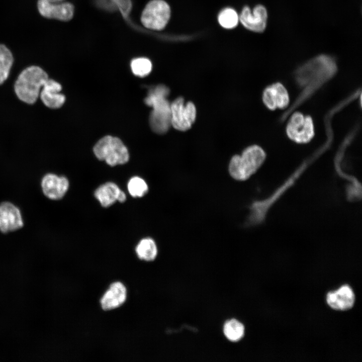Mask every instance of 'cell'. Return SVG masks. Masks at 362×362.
Here are the masks:
<instances>
[{"mask_svg":"<svg viewBox=\"0 0 362 362\" xmlns=\"http://www.w3.org/2000/svg\"><path fill=\"white\" fill-rule=\"evenodd\" d=\"M37 7L39 13L48 19L68 21L74 14V7L68 2L50 3L38 0Z\"/></svg>","mask_w":362,"mask_h":362,"instance_id":"8fae6325","label":"cell"},{"mask_svg":"<svg viewBox=\"0 0 362 362\" xmlns=\"http://www.w3.org/2000/svg\"><path fill=\"white\" fill-rule=\"evenodd\" d=\"M326 301L333 309L346 311L353 307L355 295L350 287L343 285L336 291L329 292L326 296Z\"/></svg>","mask_w":362,"mask_h":362,"instance_id":"4fadbf2b","label":"cell"},{"mask_svg":"<svg viewBox=\"0 0 362 362\" xmlns=\"http://www.w3.org/2000/svg\"><path fill=\"white\" fill-rule=\"evenodd\" d=\"M265 154L257 145H251L244 150L241 155H235L230 160L229 171L237 180H245L255 173L263 162Z\"/></svg>","mask_w":362,"mask_h":362,"instance_id":"277c9868","label":"cell"},{"mask_svg":"<svg viewBox=\"0 0 362 362\" xmlns=\"http://www.w3.org/2000/svg\"><path fill=\"white\" fill-rule=\"evenodd\" d=\"M13 62L11 51L5 45L0 44V85L8 78Z\"/></svg>","mask_w":362,"mask_h":362,"instance_id":"d6986e66","label":"cell"},{"mask_svg":"<svg viewBox=\"0 0 362 362\" xmlns=\"http://www.w3.org/2000/svg\"><path fill=\"white\" fill-rule=\"evenodd\" d=\"M49 78L47 73L40 67L32 65L24 69L19 75L14 84V90L21 101L34 104L41 87Z\"/></svg>","mask_w":362,"mask_h":362,"instance_id":"3957f363","label":"cell"},{"mask_svg":"<svg viewBox=\"0 0 362 362\" xmlns=\"http://www.w3.org/2000/svg\"><path fill=\"white\" fill-rule=\"evenodd\" d=\"M288 136L298 143L309 141L314 136V126L309 116H305L300 113L294 114L287 124Z\"/></svg>","mask_w":362,"mask_h":362,"instance_id":"ba28073f","label":"cell"},{"mask_svg":"<svg viewBox=\"0 0 362 362\" xmlns=\"http://www.w3.org/2000/svg\"><path fill=\"white\" fill-rule=\"evenodd\" d=\"M130 65L134 74L139 77L147 76L152 69L151 61L148 59L144 57L133 59Z\"/></svg>","mask_w":362,"mask_h":362,"instance_id":"7402d4cb","label":"cell"},{"mask_svg":"<svg viewBox=\"0 0 362 362\" xmlns=\"http://www.w3.org/2000/svg\"><path fill=\"white\" fill-rule=\"evenodd\" d=\"M336 64L331 56L321 55L301 66L296 71V79L304 88L302 99L308 97L335 73Z\"/></svg>","mask_w":362,"mask_h":362,"instance_id":"6da1fadb","label":"cell"},{"mask_svg":"<svg viewBox=\"0 0 362 362\" xmlns=\"http://www.w3.org/2000/svg\"><path fill=\"white\" fill-rule=\"evenodd\" d=\"M93 151L98 159L105 161L112 166L125 164L129 159V152L122 141L111 136H106L99 140Z\"/></svg>","mask_w":362,"mask_h":362,"instance_id":"5b68a950","label":"cell"},{"mask_svg":"<svg viewBox=\"0 0 362 362\" xmlns=\"http://www.w3.org/2000/svg\"><path fill=\"white\" fill-rule=\"evenodd\" d=\"M223 332L225 336L229 340L237 342L243 337L245 328L241 322L233 319L227 321L225 323Z\"/></svg>","mask_w":362,"mask_h":362,"instance_id":"ffe728a7","label":"cell"},{"mask_svg":"<svg viewBox=\"0 0 362 362\" xmlns=\"http://www.w3.org/2000/svg\"><path fill=\"white\" fill-rule=\"evenodd\" d=\"M126 298L127 289L124 285L120 282H114L102 297L101 307L105 311L115 309L122 305Z\"/></svg>","mask_w":362,"mask_h":362,"instance_id":"5bb4252c","label":"cell"},{"mask_svg":"<svg viewBox=\"0 0 362 362\" xmlns=\"http://www.w3.org/2000/svg\"><path fill=\"white\" fill-rule=\"evenodd\" d=\"M169 89L163 84L151 88L144 100L145 103L152 107L149 116V124L156 133H166L171 126L170 104L166 99Z\"/></svg>","mask_w":362,"mask_h":362,"instance_id":"7a4b0ae2","label":"cell"},{"mask_svg":"<svg viewBox=\"0 0 362 362\" xmlns=\"http://www.w3.org/2000/svg\"><path fill=\"white\" fill-rule=\"evenodd\" d=\"M42 190L44 195L51 200L62 199L69 188V181L64 176L54 173L45 174L41 180Z\"/></svg>","mask_w":362,"mask_h":362,"instance_id":"30bf717a","label":"cell"},{"mask_svg":"<svg viewBox=\"0 0 362 362\" xmlns=\"http://www.w3.org/2000/svg\"><path fill=\"white\" fill-rule=\"evenodd\" d=\"M121 190L115 183L107 182L101 185L95 192V197L104 207L113 205L117 201Z\"/></svg>","mask_w":362,"mask_h":362,"instance_id":"e0dca14e","label":"cell"},{"mask_svg":"<svg viewBox=\"0 0 362 362\" xmlns=\"http://www.w3.org/2000/svg\"><path fill=\"white\" fill-rule=\"evenodd\" d=\"M170 16L168 4L162 0L149 2L143 10L141 21L146 28L154 30L163 29L167 24Z\"/></svg>","mask_w":362,"mask_h":362,"instance_id":"8992f818","label":"cell"},{"mask_svg":"<svg viewBox=\"0 0 362 362\" xmlns=\"http://www.w3.org/2000/svg\"><path fill=\"white\" fill-rule=\"evenodd\" d=\"M264 104L269 109H284L289 103L288 93L285 87L280 83L267 87L262 95Z\"/></svg>","mask_w":362,"mask_h":362,"instance_id":"9a60e30c","label":"cell"},{"mask_svg":"<svg viewBox=\"0 0 362 362\" xmlns=\"http://www.w3.org/2000/svg\"><path fill=\"white\" fill-rule=\"evenodd\" d=\"M238 19L236 12L231 8L223 10L218 16V21L221 26L227 29L236 27L238 24Z\"/></svg>","mask_w":362,"mask_h":362,"instance_id":"603a6c76","label":"cell"},{"mask_svg":"<svg viewBox=\"0 0 362 362\" xmlns=\"http://www.w3.org/2000/svg\"><path fill=\"white\" fill-rule=\"evenodd\" d=\"M138 257L143 260H153L157 254V245L154 240L147 237L141 239L135 248Z\"/></svg>","mask_w":362,"mask_h":362,"instance_id":"ac0fdd59","label":"cell"},{"mask_svg":"<svg viewBox=\"0 0 362 362\" xmlns=\"http://www.w3.org/2000/svg\"><path fill=\"white\" fill-rule=\"evenodd\" d=\"M24 225L20 209L11 202L0 204V231L7 233L16 231Z\"/></svg>","mask_w":362,"mask_h":362,"instance_id":"9c48e42d","label":"cell"},{"mask_svg":"<svg viewBox=\"0 0 362 362\" xmlns=\"http://www.w3.org/2000/svg\"><path fill=\"white\" fill-rule=\"evenodd\" d=\"M61 84L55 80L48 78L40 90L39 97L43 104L51 109L60 108L64 103L65 97L60 93Z\"/></svg>","mask_w":362,"mask_h":362,"instance_id":"2e32d148","label":"cell"},{"mask_svg":"<svg viewBox=\"0 0 362 362\" xmlns=\"http://www.w3.org/2000/svg\"><path fill=\"white\" fill-rule=\"evenodd\" d=\"M126 194L123 191L121 190L118 198V201L121 203H123L126 201Z\"/></svg>","mask_w":362,"mask_h":362,"instance_id":"cb8c5ba5","label":"cell"},{"mask_svg":"<svg viewBox=\"0 0 362 362\" xmlns=\"http://www.w3.org/2000/svg\"><path fill=\"white\" fill-rule=\"evenodd\" d=\"M267 18L266 9L260 5L254 7L252 13L249 7H245L239 17L240 22L245 28L255 32H262L265 30Z\"/></svg>","mask_w":362,"mask_h":362,"instance_id":"7c38bea8","label":"cell"},{"mask_svg":"<svg viewBox=\"0 0 362 362\" xmlns=\"http://www.w3.org/2000/svg\"><path fill=\"white\" fill-rule=\"evenodd\" d=\"M170 110L171 125L174 128L185 131L191 127L196 117V109L192 102L185 105L184 99L178 97L170 104Z\"/></svg>","mask_w":362,"mask_h":362,"instance_id":"52a82bcc","label":"cell"},{"mask_svg":"<svg viewBox=\"0 0 362 362\" xmlns=\"http://www.w3.org/2000/svg\"><path fill=\"white\" fill-rule=\"evenodd\" d=\"M44 2L50 3H62L64 2L65 0H40Z\"/></svg>","mask_w":362,"mask_h":362,"instance_id":"d4e9b609","label":"cell"},{"mask_svg":"<svg viewBox=\"0 0 362 362\" xmlns=\"http://www.w3.org/2000/svg\"><path fill=\"white\" fill-rule=\"evenodd\" d=\"M127 188L130 195L133 197H142L148 191L146 182L141 177L134 176L128 183Z\"/></svg>","mask_w":362,"mask_h":362,"instance_id":"44dd1931","label":"cell"}]
</instances>
